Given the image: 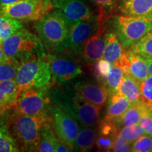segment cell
Wrapping results in <instances>:
<instances>
[{
	"mask_svg": "<svg viewBox=\"0 0 152 152\" xmlns=\"http://www.w3.org/2000/svg\"><path fill=\"white\" fill-rule=\"evenodd\" d=\"M149 114L150 115H151V116L152 117V111H150V112H149Z\"/></svg>",
	"mask_w": 152,
	"mask_h": 152,
	"instance_id": "obj_39",
	"label": "cell"
},
{
	"mask_svg": "<svg viewBox=\"0 0 152 152\" xmlns=\"http://www.w3.org/2000/svg\"><path fill=\"white\" fill-rule=\"evenodd\" d=\"M140 83L128 75H124L115 92L123 95L130 101L131 104L142 100Z\"/></svg>",
	"mask_w": 152,
	"mask_h": 152,
	"instance_id": "obj_18",
	"label": "cell"
},
{
	"mask_svg": "<svg viewBox=\"0 0 152 152\" xmlns=\"http://www.w3.org/2000/svg\"><path fill=\"white\" fill-rule=\"evenodd\" d=\"M115 140V137H113L96 134L95 144L99 151H111Z\"/></svg>",
	"mask_w": 152,
	"mask_h": 152,
	"instance_id": "obj_32",
	"label": "cell"
},
{
	"mask_svg": "<svg viewBox=\"0 0 152 152\" xmlns=\"http://www.w3.org/2000/svg\"><path fill=\"white\" fill-rule=\"evenodd\" d=\"M139 124L146 134L152 137V117L149 114V112L143 111Z\"/></svg>",
	"mask_w": 152,
	"mask_h": 152,
	"instance_id": "obj_35",
	"label": "cell"
},
{
	"mask_svg": "<svg viewBox=\"0 0 152 152\" xmlns=\"http://www.w3.org/2000/svg\"><path fill=\"white\" fill-rule=\"evenodd\" d=\"M112 26L123 48L129 49L152 30V16L117 14L112 17Z\"/></svg>",
	"mask_w": 152,
	"mask_h": 152,
	"instance_id": "obj_6",
	"label": "cell"
},
{
	"mask_svg": "<svg viewBox=\"0 0 152 152\" xmlns=\"http://www.w3.org/2000/svg\"><path fill=\"white\" fill-rule=\"evenodd\" d=\"M22 0H0V6H7L16 4Z\"/></svg>",
	"mask_w": 152,
	"mask_h": 152,
	"instance_id": "obj_37",
	"label": "cell"
},
{
	"mask_svg": "<svg viewBox=\"0 0 152 152\" xmlns=\"http://www.w3.org/2000/svg\"><path fill=\"white\" fill-rule=\"evenodd\" d=\"M116 64L123 70L124 75H130L139 83H141L149 76L145 58L134 54L130 49H125L121 59Z\"/></svg>",
	"mask_w": 152,
	"mask_h": 152,
	"instance_id": "obj_14",
	"label": "cell"
},
{
	"mask_svg": "<svg viewBox=\"0 0 152 152\" xmlns=\"http://www.w3.org/2000/svg\"><path fill=\"white\" fill-rule=\"evenodd\" d=\"M47 59L50 66L53 82L65 84L83 73V67L77 59L64 55L49 54Z\"/></svg>",
	"mask_w": 152,
	"mask_h": 152,
	"instance_id": "obj_11",
	"label": "cell"
},
{
	"mask_svg": "<svg viewBox=\"0 0 152 152\" xmlns=\"http://www.w3.org/2000/svg\"><path fill=\"white\" fill-rule=\"evenodd\" d=\"M47 113L37 115H18L10 125V133L21 151H37L41 139V130L50 119Z\"/></svg>",
	"mask_w": 152,
	"mask_h": 152,
	"instance_id": "obj_2",
	"label": "cell"
},
{
	"mask_svg": "<svg viewBox=\"0 0 152 152\" xmlns=\"http://www.w3.org/2000/svg\"><path fill=\"white\" fill-rule=\"evenodd\" d=\"M53 9L52 0H22L11 5L0 6V13L20 21H37Z\"/></svg>",
	"mask_w": 152,
	"mask_h": 152,
	"instance_id": "obj_7",
	"label": "cell"
},
{
	"mask_svg": "<svg viewBox=\"0 0 152 152\" xmlns=\"http://www.w3.org/2000/svg\"><path fill=\"white\" fill-rule=\"evenodd\" d=\"M20 151V147L14 137L5 128H2L0 132V152H18Z\"/></svg>",
	"mask_w": 152,
	"mask_h": 152,
	"instance_id": "obj_28",
	"label": "cell"
},
{
	"mask_svg": "<svg viewBox=\"0 0 152 152\" xmlns=\"http://www.w3.org/2000/svg\"><path fill=\"white\" fill-rule=\"evenodd\" d=\"M132 143L127 141L126 140L123 139L122 137H121L119 134H118L116 137H115L113 149H112L111 151H116V152L132 151Z\"/></svg>",
	"mask_w": 152,
	"mask_h": 152,
	"instance_id": "obj_34",
	"label": "cell"
},
{
	"mask_svg": "<svg viewBox=\"0 0 152 152\" xmlns=\"http://www.w3.org/2000/svg\"><path fill=\"white\" fill-rule=\"evenodd\" d=\"M49 96L53 104L67 111L83 127H94L100 121L102 107L88 102L73 88L61 84L49 93Z\"/></svg>",
	"mask_w": 152,
	"mask_h": 152,
	"instance_id": "obj_1",
	"label": "cell"
},
{
	"mask_svg": "<svg viewBox=\"0 0 152 152\" xmlns=\"http://www.w3.org/2000/svg\"><path fill=\"white\" fill-rule=\"evenodd\" d=\"M145 134L143 129L140 126V124H134L129 126L123 127L120 129L118 134L122 137L123 139L126 140L127 141L133 143L139 138L141 137L142 135Z\"/></svg>",
	"mask_w": 152,
	"mask_h": 152,
	"instance_id": "obj_29",
	"label": "cell"
},
{
	"mask_svg": "<svg viewBox=\"0 0 152 152\" xmlns=\"http://www.w3.org/2000/svg\"><path fill=\"white\" fill-rule=\"evenodd\" d=\"M132 151L149 152L152 151V137L144 134L132 143Z\"/></svg>",
	"mask_w": 152,
	"mask_h": 152,
	"instance_id": "obj_31",
	"label": "cell"
},
{
	"mask_svg": "<svg viewBox=\"0 0 152 152\" xmlns=\"http://www.w3.org/2000/svg\"><path fill=\"white\" fill-rule=\"evenodd\" d=\"M1 129H2V127H0V132H1Z\"/></svg>",
	"mask_w": 152,
	"mask_h": 152,
	"instance_id": "obj_40",
	"label": "cell"
},
{
	"mask_svg": "<svg viewBox=\"0 0 152 152\" xmlns=\"http://www.w3.org/2000/svg\"><path fill=\"white\" fill-rule=\"evenodd\" d=\"M129 49L144 58H152V30Z\"/></svg>",
	"mask_w": 152,
	"mask_h": 152,
	"instance_id": "obj_26",
	"label": "cell"
},
{
	"mask_svg": "<svg viewBox=\"0 0 152 152\" xmlns=\"http://www.w3.org/2000/svg\"><path fill=\"white\" fill-rule=\"evenodd\" d=\"M123 76L124 73L121 68L117 64H112V67L104 83L109 90L110 95L115 92Z\"/></svg>",
	"mask_w": 152,
	"mask_h": 152,
	"instance_id": "obj_25",
	"label": "cell"
},
{
	"mask_svg": "<svg viewBox=\"0 0 152 152\" xmlns=\"http://www.w3.org/2000/svg\"><path fill=\"white\" fill-rule=\"evenodd\" d=\"M20 64V63L14 59L0 64V81L15 79Z\"/></svg>",
	"mask_w": 152,
	"mask_h": 152,
	"instance_id": "obj_30",
	"label": "cell"
},
{
	"mask_svg": "<svg viewBox=\"0 0 152 152\" xmlns=\"http://www.w3.org/2000/svg\"><path fill=\"white\" fill-rule=\"evenodd\" d=\"M107 26L104 24L86 42L82 49L80 55L83 60L91 64L102 58L106 44Z\"/></svg>",
	"mask_w": 152,
	"mask_h": 152,
	"instance_id": "obj_15",
	"label": "cell"
},
{
	"mask_svg": "<svg viewBox=\"0 0 152 152\" xmlns=\"http://www.w3.org/2000/svg\"><path fill=\"white\" fill-rule=\"evenodd\" d=\"M88 0H52L53 9L61 13L68 26L78 21L98 20V13L87 2ZM99 21V20H98Z\"/></svg>",
	"mask_w": 152,
	"mask_h": 152,
	"instance_id": "obj_10",
	"label": "cell"
},
{
	"mask_svg": "<svg viewBox=\"0 0 152 152\" xmlns=\"http://www.w3.org/2000/svg\"><path fill=\"white\" fill-rule=\"evenodd\" d=\"M19 94L15 79L0 81V115L14 108Z\"/></svg>",
	"mask_w": 152,
	"mask_h": 152,
	"instance_id": "obj_17",
	"label": "cell"
},
{
	"mask_svg": "<svg viewBox=\"0 0 152 152\" xmlns=\"http://www.w3.org/2000/svg\"><path fill=\"white\" fill-rule=\"evenodd\" d=\"M49 111L53 125L58 136L67 144L71 151H73L76 138L80 130L79 123L56 104L50 105Z\"/></svg>",
	"mask_w": 152,
	"mask_h": 152,
	"instance_id": "obj_9",
	"label": "cell"
},
{
	"mask_svg": "<svg viewBox=\"0 0 152 152\" xmlns=\"http://www.w3.org/2000/svg\"><path fill=\"white\" fill-rule=\"evenodd\" d=\"M1 47L10 59L19 63L35 57L47 56L40 38L24 28L4 39Z\"/></svg>",
	"mask_w": 152,
	"mask_h": 152,
	"instance_id": "obj_4",
	"label": "cell"
},
{
	"mask_svg": "<svg viewBox=\"0 0 152 152\" xmlns=\"http://www.w3.org/2000/svg\"><path fill=\"white\" fill-rule=\"evenodd\" d=\"M142 99L152 104V75H150L146 80L140 83Z\"/></svg>",
	"mask_w": 152,
	"mask_h": 152,
	"instance_id": "obj_33",
	"label": "cell"
},
{
	"mask_svg": "<svg viewBox=\"0 0 152 152\" xmlns=\"http://www.w3.org/2000/svg\"><path fill=\"white\" fill-rule=\"evenodd\" d=\"M111 67L112 64L102 58L90 64V71L92 72L95 79H96L103 84Z\"/></svg>",
	"mask_w": 152,
	"mask_h": 152,
	"instance_id": "obj_27",
	"label": "cell"
},
{
	"mask_svg": "<svg viewBox=\"0 0 152 152\" xmlns=\"http://www.w3.org/2000/svg\"><path fill=\"white\" fill-rule=\"evenodd\" d=\"M131 103L128 99L119 93L115 92L110 95L107 111L104 118L114 120L121 116L130 107Z\"/></svg>",
	"mask_w": 152,
	"mask_h": 152,
	"instance_id": "obj_21",
	"label": "cell"
},
{
	"mask_svg": "<svg viewBox=\"0 0 152 152\" xmlns=\"http://www.w3.org/2000/svg\"><path fill=\"white\" fill-rule=\"evenodd\" d=\"M68 28L65 18L57 9L49 11L35 23L38 36L47 49L52 52H64Z\"/></svg>",
	"mask_w": 152,
	"mask_h": 152,
	"instance_id": "obj_3",
	"label": "cell"
},
{
	"mask_svg": "<svg viewBox=\"0 0 152 152\" xmlns=\"http://www.w3.org/2000/svg\"><path fill=\"white\" fill-rule=\"evenodd\" d=\"M49 88H30L19 94L14 108L18 115H37L47 113L51 99Z\"/></svg>",
	"mask_w": 152,
	"mask_h": 152,
	"instance_id": "obj_8",
	"label": "cell"
},
{
	"mask_svg": "<svg viewBox=\"0 0 152 152\" xmlns=\"http://www.w3.org/2000/svg\"><path fill=\"white\" fill-rule=\"evenodd\" d=\"M96 7L98 20L102 24H106L116 11L118 0H89Z\"/></svg>",
	"mask_w": 152,
	"mask_h": 152,
	"instance_id": "obj_23",
	"label": "cell"
},
{
	"mask_svg": "<svg viewBox=\"0 0 152 152\" xmlns=\"http://www.w3.org/2000/svg\"><path fill=\"white\" fill-rule=\"evenodd\" d=\"M59 140L60 137L58 136L55 130L52 119L50 118V119L44 125L42 128L40 143H39V147L37 151H56V144Z\"/></svg>",
	"mask_w": 152,
	"mask_h": 152,
	"instance_id": "obj_19",
	"label": "cell"
},
{
	"mask_svg": "<svg viewBox=\"0 0 152 152\" xmlns=\"http://www.w3.org/2000/svg\"><path fill=\"white\" fill-rule=\"evenodd\" d=\"M97 132L93 127H83L76 138L73 151H90L93 149L96 142Z\"/></svg>",
	"mask_w": 152,
	"mask_h": 152,
	"instance_id": "obj_22",
	"label": "cell"
},
{
	"mask_svg": "<svg viewBox=\"0 0 152 152\" xmlns=\"http://www.w3.org/2000/svg\"><path fill=\"white\" fill-rule=\"evenodd\" d=\"M11 59H10V58H9V57L5 54V53L4 52L3 49H1V47H0V64L9 61Z\"/></svg>",
	"mask_w": 152,
	"mask_h": 152,
	"instance_id": "obj_36",
	"label": "cell"
},
{
	"mask_svg": "<svg viewBox=\"0 0 152 152\" xmlns=\"http://www.w3.org/2000/svg\"><path fill=\"white\" fill-rule=\"evenodd\" d=\"M22 28H23V26L21 21L0 13V37L1 40L3 41Z\"/></svg>",
	"mask_w": 152,
	"mask_h": 152,
	"instance_id": "obj_24",
	"label": "cell"
},
{
	"mask_svg": "<svg viewBox=\"0 0 152 152\" xmlns=\"http://www.w3.org/2000/svg\"><path fill=\"white\" fill-rule=\"evenodd\" d=\"M145 60L147 63L149 73L152 75V58H145Z\"/></svg>",
	"mask_w": 152,
	"mask_h": 152,
	"instance_id": "obj_38",
	"label": "cell"
},
{
	"mask_svg": "<svg viewBox=\"0 0 152 152\" xmlns=\"http://www.w3.org/2000/svg\"><path fill=\"white\" fill-rule=\"evenodd\" d=\"M116 11L130 16H152V0H118Z\"/></svg>",
	"mask_w": 152,
	"mask_h": 152,
	"instance_id": "obj_16",
	"label": "cell"
},
{
	"mask_svg": "<svg viewBox=\"0 0 152 152\" xmlns=\"http://www.w3.org/2000/svg\"><path fill=\"white\" fill-rule=\"evenodd\" d=\"M104 24L98 20H83L76 22L68 28V36L64 45V52L80 54L86 42L94 35Z\"/></svg>",
	"mask_w": 152,
	"mask_h": 152,
	"instance_id": "obj_12",
	"label": "cell"
},
{
	"mask_svg": "<svg viewBox=\"0 0 152 152\" xmlns=\"http://www.w3.org/2000/svg\"><path fill=\"white\" fill-rule=\"evenodd\" d=\"M124 51L125 49L120 42L116 34L114 32L107 31L106 44L102 58H104L112 64H116L121 59Z\"/></svg>",
	"mask_w": 152,
	"mask_h": 152,
	"instance_id": "obj_20",
	"label": "cell"
},
{
	"mask_svg": "<svg viewBox=\"0 0 152 152\" xmlns=\"http://www.w3.org/2000/svg\"><path fill=\"white\" fill-rule=\"evenodd\" d=\"M73 88L87 102L100 107L105 106L110 96L107 87L96 79L79 80L74 84Z\"/></svg>",
	"mask_w": 152,
	"mask_h": 152,
	"instance_id": "obj_13",
	"label": "cell"
},
{
	"mask_svg": "<svg viewBox=\"0 0 152 152\" xmlns=\"http://www.w3.org/2000/svg\"><path fill=\"white\" fill-rule=\"evenodd\" d=\"M52 77L47 56L20 63L15 77L19 93L30 88H49Z\"/></svg>",
	"mask_w": 152,
	"mask_h": 152,
	"instance_id": "obj_5",
	"label": "cell"
}]
</instances>
